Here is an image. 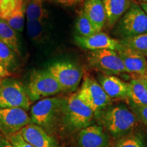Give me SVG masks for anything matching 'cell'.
<instances>
[{
  "instance_id": "4316f807",
  "label": "cell",
  "mask_w": 147,
  "mask_h": 147,
  "mask_svg": "<svg viewBox=\"0 0 147 147\" xmlns=\"http://www.w3.org/2000/svg\"><path fill=\"white\" fill-rule=\"evenodd\" d=\"M4 137L8 140L13 147H34L23 138L20 131Z\"/></svg>"
},
{
  "instance_id": "6da1fadb",
  "label": "cell",
  "mask_w": 147,
  "mask_h": 147,
  "mask_svg": "<svg viewBox=\"0 0 147 147\" xmlns=\"http://www.w3.org/2000/svg\"><path fill=\"white\" fill-rule=\"evenodd\" d=\"M97 117L112 136L116 138L132 132L138 125V120L134 112L123 104L109 106Z\"/></svg>"
},
{
  "instance_id": "8fae6325",
  "label": "cell",
  "mask_w": 147,
  "mask_h": 147,
  "mask_svg": "<svg viewBox=\"0 0 147 147\" xmlns=\"http://www.w3.org/2000/svg\"><path fill=\"white\" fill-rule=\"evenodd\" d=\"M75 41L82 49L91 51L110 49L119 52L124 48L120 40L114 39L105 33L101 32L85 38L76 36Z\"/></svg>"
},
{
  "instance_id": "2e32d148",
  "label": "cell",
  "mask_w": 147,
  "mask_h": 147,
  "mask_svg": "<svg viewBox=\"0 0 147 147\" xmlns=\"http://www.w3.org/2000/svg\"><path fill=\"white\" fill-rule=\"evenodd\" d=\"M127 72L144 76L147 69L146 57L124 47L118 52Z\"/></svg>"
},
{
  "instance_id": "836d02e7",
  "label": "cell",
  "mask_w": 147,
  "mask_h": 147,
  "mask_svg": "<svg viewBox=\"0 0 147 147\" xmlns=\"http://www.w3.org/2000/svg\"><path fill=\"white\" fill-rule=\"evenodd\" d=\"M139 3H147V0H136Z\"/></svg>"
},
{
  "instance_id": "5b68a950",
  "label": "cell",
  "mask_w": 147,
  "mask_h": 147,
  "mask_svg": "<svg viewBox=\"0 0 147 147\" xmlns=\"http://www.w3.org/2000/svg\"><path fill=\"white\" fill-rule=\"evenodd\" d=\"M116 31L122 39L147 34V14L139 3L132 1L130 8L117 23Z\"/></svg>"
},
{
  "instance_id": "d6a6232c",
  "label": "cell",
  "mask_w": 147,
  "mask_h": 147,
  "mask_svg": "<svg viewBox=\"0 0 147 147\" xmlns=\"http://www.w3.org/2000/svg\"><path fill=\"white\" fill-rule=\"evenodd\" d=\"M139 4L142 10L144 11L145 13L147 14V3H139Z\"/></svg>"
},
{
  "instance_id": "e575fe53",
  "label": "cell",
  "mask_w": 147,
  "mask_h": 147,
  "mask_svg": "<svg viewBox=\"0 0 147 147\" xmlns=\"http://www.w3.org/2000/svg\"><path fill=\"white\" fill-rule=\"evenodd\" d=\"M144 78H145V79H146L147 80V69H146V74H145V75L144 76Z\"/></svg>"
},
{
  "instance_id": "484cf974",
  "label": "cell",
  "mask_w": 147,
  "mask_h": 147,
  "mask_svg": "<svg viewBox=\"0 0 147 147\" xmlns=\"http://www.w3.org/2000/svg\"><path fill=\"white\" fill-rule=\"evenodd\" d=\"M0 64L8 70H13L16 67V53L8 46L0 41Z\"/></svg>"
},
{
  "instance_id": "30bf717a",
  "label": "cell",
  "mask_w": 147,
  "mask_h": 147,
  "mask_svg": "<svg viewBox=\"0 0 147 147\" xmlns=\"http://www.w3.org/2000/svg\"><path fill=\"white\" fill-rule=\"evenodd\" d=\"M30 116L21 108H0V132L4 136L32 124Z\"/></svg>"
},
{
  "instance_id": "ac0fdd59",
  "label": "cell",
  "mask_w": 147,
  "mask_h": 147,
  "mask_svg": "<svg viewBox=\"0 0 147 147\" xmlns=\"http://www.w3.org/2000/svg\"><path fill=\"white\" fill-rule=\"evenodd\" d=\"M129 103L134 106L147 105V86L144 78L133 79L129 82Z\"/></svg>"
},
{
  "instance_id": "8d00e7d4",
  "label": "cell",
  "mask_w": 147,
  "mask_h": 147,
  "mask_svg": "<svg viewBox=\"0 0 147 147\" xmlns=\"http://www.w3.org/2000/svg\"><path fill=\"white\" fill-rule=\"evenodd\" d=\"M1 79H2V78H0V83H1Z\"/></svg>"
},
{
  "instance_id": "277c9868",
  "label": "cell",
  "mask_w": 147,
  "mask_h": 147,
  "mask_svg": "<svg viewBox=\"0 0 147 147\" xmlns=\"http://www.w3.org/2000/svg\"><path fill=\"white\" fill-rule=\"evenodd\" d=\"M32 101L26 88L14 78H2L0 83V108H21L27 111Z\"/></svg>"
},
{
  "instance_id": "4dcf8cb0",
  "label": "cell",
  "mask_w": 147,
  "mask_h": 147,
  "mask_svg": "<svg viewBox=\"0 0 147 147\" xmlns=\"http://www.w3.org/2000/svg\"><path fill=\"white\" fill-rule=\"evenodd\" d=\"M12 76L10 71L0 64V78H9Z\"/></svg>"
},
{
  "instance_id": "9c48e42d",
  "label": "cell",
  "mask_w": 147,
  "mask_h": 147,
  "mask_svg": "<svg viewBox=\"0 0 147 147\" xmlns=\"http://www.w3.org/2000/svg\"><path fill=\"white\" fill-rule=\"evenodd\" d=\"M88 62L92 67L104 74L127 73L118 52L113 50L92 51L88 55Z\"/></svg>"
},
{
  "instance_id": "52a82bcc",
  "label": "cell",
  "mask_w": 147,
  "mask_h": 147,
  "mask_svg": "<svg viewBox=\"0 0 147 147\" xmlns=\"http://www.w3.org/2000/svg\"><path fill=\"white\" fill-rule=\"evenodd\" d=\"M78 97L87 105L97 117L111 103L101 84L91 77L85 76L82 86L78 93Z\"/></svg>"
},
{
  "instance_id": "4fadbf2b",
  "label": "cell",
  "mask_w": 147,
  "mask_h": 147,
  "mask_svg": "<svg viewBox=\"0 0 147 147\" xmlns=\"http://www.w3.org/2000/svg\"><path fill=\"white\" fill-rule=\"evenodd\" d=\"M20 132L23 138L34 147H59L57 141L49 132L37 125H27Z\"/></svg>"
},
{
  "instance_id": "5bb4252c",
  "label": "cell",
  "mask_w": 147,
  "mask_h": 147,
  "mask_svg": "<svg viewBox=\"0 0 147 147\" xmlns=\"http://www.w3.org/2000/svg\"><path fill=\"white\" fill-rule=\"evenodd\" d=\"M99 83L110 99H128L129 83L113 75L101 74L98 76Z\"/></svg>"
},
{
  "instance_id": "e0dca14e",
  "label": "cell",
  "mask_w": 147,
  "mask_h": 147,
  "mask_svg": "<svg viewBox=\"0 0 147 147\" xmlns=\"http://www.w3.org/2000/svg\"><path fill=\"white\" fill-rule=\"evenodd\" d=\"M106 14V24L113 27L131 6V0H103Z\"/></svg>"
},
{
  "instance_id": "1f68e13d",
  "label": "cell",
  "mask_w": 147,
  "mask_h": 147,
  "mask_svg": "<svg viewBox=\"0 0 147 147\" xmlns=\"http://www.w3.org/2000/svg\"><path fill=\"white\" fill-rule=\"evenodd\" d=\"M0 147H13L5 137H0Z\"/></svg>"
},
{
  "instance_id": "83f0119b",
  "label": "cell",
  "mask_w": 147,
  "mask_h": 147,
  "mask_svg": "<svg viewBox=\"0 0 147 147\" xmlns=\"http://www.w3.org/2000/svg\"><path fill=\"white\" fill-rule=\"evenodd\" d=\"M17 0H0V18L5 20L15 8Z\"/></svg>"
},
{
  "instance_id": "d6986e66",
  "label": "cell",
  "mask_w": 147,
  "mask_h": 147,
  "mask_svg": "<svg viewBox=\"0 0 147 147\" xmlns=\"http://www.w3.org/2000/svg\"><path fill=\"white\" fill-rule=\"evenodd\" d=\"M0 41L8 46L16 55H21L19 43L15 30L1 18H0Z\"/></svg>"
},
{
  "instance_id": "7c38bea8",
  "label": "cell",
  "mask_w": 147,
  "mask_h": 147,
  "mask_svg": "<svg viewBox=\"0 0 147 147\" xmlns=\"http://www.w3.org/2000/svg\"><path fill=\"white\" fill-rule=\"evenodd\" d=\"M78 147H109L108 135L99 125H90L80 130L77 136Z\"/></svg>"
},
{
  "instance_id": "7402d4cb",
  "label": "cell",
  "mask_w": 147,
  "mask_h": 147,
  "mask_svg": "<svg viewBox=\"0 0 147 147\" xmlns=\"http://www.w3.org/2000/svg\"><path fill=\"white\" fill-rule=\"evenodd\" d=\"M120 42L127 49L145 57H147V34L121 39Z\"/></svg>"
},
{
  "instance_id": "cb8c5ba5",
  "label": "cell",
  "mask_w": 147,
  "mask_h": 147,
  "mask_svg": "<svg viewBox=\"0 0 147 147\" xmlns=\"http://www.w3.org/2000/svg\"><path fill=\"white\" fill-rule=\"evenodd\" d=\"M144 136L140 132H131L120 138L114 147H146Z\"/></svg>"
},
{
  "instance_id": "d4e9b609",
  "label": "cell",
  "mask_w": 147,
  "mask_h": 147,
  "mask_svg": "<svg viewBox=\"0 0 147 147\" xmlns=\"http://www.w3.org/2000/svg\"><path fill=\"white\" fill-rule=\"evenodd\" d=\"M75 27H76V32L78 33L77 36L80 37L85 38L98 32L82 10L78 14Z\"/></svg>"
},
{
  "instance_id": "3957f363",
  "label": "cell",
  "mask_w": 147,
  "mask_h": 147,
  "mask_svg": "<svg viewBox=\"0 0 147 147\" xmlns=\"http://www.w3.org/2000/svg\"><path fill=\"white\" fill-rule=\"evenodd\" d=\"M94 117L91 108L79 98L76 93H73L65 100L61 125L67 132H79L91 125Z\"/></svg>"
},
{
  "instance_id": "ba28073f",
  "label": "cell",
  "mask_w": 147,
  "mask_h": 147,
  "mask_svg": "<svg viewBox=\"0 0 147 147\" xmlns=\"http://www.w3.org/2000/svg\"><path fill=\"white\" fill-rule=\"evenodd\" d=\"M47 70L55 77L62 91L74 92L78 89L82 77V69L68 61H57L51 64Z\"/></svg>"
},
{
  "instance_id": "8992f818",
  "label": "cell",
  "mask_w": 147,
  "mask_h": 147,
  "mask_svg": "<svg viewBox=\"0 0 147 147\" xmlns=\"http://www.w3.org/2000/svg\"><path fill=\"white\" fill-rule=\"evenodd\" d=\"M26 89L32 102L53 96L62 91L59 82L47 69L33 71Z\"/></svg>"
},
{
  "instance_id": "d590c367",
  "label": "cell",
  "mask_w": 147,
  "mask_h": 147,
  "mask_svg": "<svg viewBox=\"0 0 147 147\" xmlns=\"http://www.w3.org/2000/svg\"><path fill=\"white\" fill-rule=\"evenodd\" d=\"M144 82H145V83H146V86H147V80H146V79H145V78H144Z\"/></svg>"
},
{
  "instance_id": "44dd1931",
  "label": "cell",
  "mask_w": 147,
  "mask_h": 147,
  "mask_svg": "<svg viewBox=\"0 0 147 147\" xmlns=\"http://www.w3.org/2000/svg\"><path fill=\"white\" fill-rule=\"evenodd\" d=\"M27 31L32 41L37 44L43 43L46 37L45 19L27 21Z\"/></svg>"
},
{
  "instance_id": "603a6c76",
  "label": "cell",
  "mask_w": 147,
  "mask_h": 147,
  "mask_svg": "<svg viewBox=\"0 0 147 147\" xmlns=\"http://www.w3.org/2000/svg\"><path fill=\"white\" fill-rule=\"evenodd\" d=\"M27 21L45 19L47 12L43 7V0H23Z\"/></svg>"
},
{
  "instance_id": "9a60e30c",
  "label": "cell",
  "mask_w": 147,
  "mask_h": 147,
  "mask_svg": "<svg viewBox=\"0 0 147 147\" xmlns=\"http://www.w3.org/2000/svg\"><path fill=\"white\" fill-rule=\"evenodd\" d=\"M82 10L97 32H101L106 24V14L103 0H84Z\"/></svg>"
},
{
  "instance_id": "ffe728a7",
  "label": "cell",
  "mask_w": 147,
  "mask_h": 147,
  "mask_svg": "<svg viewBox=\"0 0 147 147\" xmlns=\"http://www.w3.org/2000/svg\"><path fill=\"white\" fill-rule=\"evenodd\" d=\"M25 7L23 0H17L15 8L4 20L11 27L17 32H22L25 25Z\"/></svg>"
},
{
  "instance_id": "f546056e",
  "label": "cell",
  "mask_w": 147,
  "mask_h": 147,
  "mask_svg": "<svg viewBox=\"0 0 147 147\" xmlns=\"http://www.w3.org/2000/svg\"><path fill=\"white\" fill-rule=\"evenodd\" d=\"M49 1L64 6H73L82 2L83 0H49Z\"/></svg>"
},
{
  "instance_id": "7a4b0ae2",
  "label": "cell",
  "mask_w": 147,
  "mask_h": 147,
  "mask_svg": "<svg viewBox=\"0 0 147 147\" xmlns=\"http://www.w3.org/2000/svg\"><path fill=\"white\" fill-rule=\"evenodd\" d=\"M65 98L52 97L42 99L30 109L33 124L41 127L48 132H52L61 125L62 115Z\"/></svg>"
},
{
  "instance_id": "f1b7e54d",
  "label": "cell",
  "mask_w": 147,
  "mask_h": 147,
  "mask_svg": "<svg viewBox=\"0 0 147 147\" xmlns=\"http://www.w3.org/2000/svg\"><path fill=\"white\" fill-rule=\"evenodd\" d=\"M130 106L138 119H139L147 127V105L138 106L130 104Z\"/></svg>"
}]
</instances>
